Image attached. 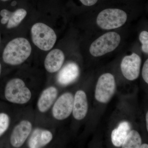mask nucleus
Here are the masks:
<instances>
[{"label":"nucleus","instance_id":"obj_1","mask_svg":"<svg viewBox=\"0 0 148 148\" xmlns=\"http://www.w3.org/2000/svg\"><path fill=\"white\" fill-rule=\"evenodd\" d=\"M32 51V46L28 40L24 38H16L6 46L3 53V60L9 65H20L28 59Z\"/></svg>","mask_w":148,"mask_h":148},{"label":"nucleus","instance_id":"obj_2","mask_svg":"<svg viewBox=\"0 0 148 148\" xmlns=\"http://www.w3.org/2000/svg\"><path fill=\"white\" fill-rule=\"evenodd\" d=\"M32 40L41 50L47 51L54 46L57 36L53 29L42 23H36L31 29Z\"/></svg>","mask_w":148,"mask_h":148},{"label":"nucleus","instance_id":"obj_3","mask_svg":"<svg viewBox=\"0 0 148 148\" xmlns=\"http://www.w3.org/2000/svg\"><path fill=\"white\" fill-rule=\"evenodd\" d=\"M5 96L10 103L24 104L31 100L32 92L23 80L14 78L9 81L6 85Z\"/></svg>","mask_w":148,"mask_h":148},{"label":"nucleus","instance_id":"obj_4","mask_svg":"<svg viewBox=\"0 0 148 148\" xmlns=\"http://www.w3.org/2000/svg\"><path fill=\"white\" fill-rule=\"evenodd\" d=\"M121 40L119 34L115 32H108L92 42L89 51L94 57L102 56L114 50L119 45Z\"/></svg>","mask_w":148,"mask_h":148},{"label":"nucleus","instance_id":"obj_5","mask_svg":"<svg viewBox=\"0 0 148 148\" xmlns=\"http://www.w3.org/2000/svg\"><path fill=\"white\" fill-rule=\"evenodd\" d=\"M127 19V14L124 11L117 8H108L98 14L96 23L101 29L112 30L122 27Z\"/></svg>","mask_w":148,"mask_h":148},{"label":"nucleus","instance_id":"obj_6","mask_svg":"<svg viewBox=\"0 0 148 148\" xmlns=\"http://www.w3.org/2000/svg\"><path fill=\"white\" fill-rule=\"evenodd\" d=\"M115 88L114 76L109 73L103 74L98 79L96 84L95 99L100 103H108L114 95Z\"/></svg>","mask_w":148,"mask_h":148},{"label":"nucleus","instance_id":"obj_7","mask_svg":"<svg viewBox=\"0 0 148 148\" xmlns=\"http://www.w3.org/2000/svg\"><path fill=\"white\" fill-rule=\"evenodd\" d=\"M74 96L71 93L66 92L58 98L53 105L52 112L53 117L63 120L70 116L73 111Z\"/></svg>","mask_w":148,"mask_h":148},{"label":"nucleus","instance_id":"obj_8","mask_svg":"<svg viewBox=\"0 0 148 148\" xmlns=\"http://www.w3.org/2000/svg\"><path fill=\"white\" fill-rule=\"evenodd\" d=\"M141 64V58L136 53L125 56L121 64L123 75L129 80L137 79L140 75Z\"/></svg>","mask_w":148,"mask_h":148},{"label":"nucleus","instance_id":"obj_9","mask_svg":"<svg viewBox=\"0 0 148 148\" xmlns=\"http://www.w3.org/2000/svg\"><path fill=\"white\" fill-rule=\"evenodd\" d=\"M32 129V123L29 121L24 120L20 121L14 127L11 135V145L14 148L21 147L30 135Z\"/></svg>","mask_w":148,"mask_h":148},{"label":"nucleus","instance_id":"obj_10","mask_svg":"<svg viewBox=\"0 0 148 148\" xmlns=\"http://www.w3.org/2000/svg\"><path fill=\"white\" fill-rule=\"evenodd\" d=\"M79 74V66L76 63L70 62L66 64L57 75V81L60 84L68 85L75 82Z\"/></svg>","mask_w":148,"mask_h":148},{"label":"nucleus","instance_id":"obj_11","mask_svg":"<svg viewBox=\"0 0 148 148\" xmlns=\"http://www.w3.org/2000/svg\"><path fill=\"white\" fill-rule=\"evenodd\" d=\"M64 60V52L58 49H53L46 57L44 62L45 69L49 73H56L61 69Z\"/></svg>","mask_w":148,"mask_h":148},{"label":"nucleus","instance_id":"obj_12","mask_svg":"<svg viewBox=\"0 0 148 148\" xmlns=\"http://www.w3.org/2000/svg\"><path fill=\"white\" fill-rule=\"evenodd\" d=\"M27 14V11L24 9H18L14 12L7 10H2L0 12V15L2 17L1 23L3 24L8 23V29L15 28L21 23Z\"/></svg>","mask_w":148,"mask_h":148},{"label":"nucleus","instance_id":"obj_13","mask_svg":"<svg viewBox=\"0 0 148 148\" xmlns=\"http://www.w3.org/2000/svg\"><path fill=\"white\" fill-rule=\"evenodd\" d=\"M53 135L47 130L37 128L32 132L28 141V146L31 148L44 147L51 142Z\"/></svg>","mask_w":148,"mask_h":148},{"label":"nucleus","instance_id":"obj_14","mask_svg":"<svg viewBox=\"0 0 148 148\" xmlns=\"http://www.w3.org/2000/svg\"><path fill=\"white\" fill-rule=\"evenodd\" d=\"M88 109L87 97L84 91H77L74 97L73 116L76 119L81 120L86 116Z\"/></svg>","mask_w":148,"mask_h":148},{"label":"nucleus","instance_id":"obj_15","mask_svg":"<svg viewBox=\"0 0 148 148\" xmlns=\"http://www.w3.org/2000/svg\"><path fill=\"white\" fill-rule=\"evenodd\" d=\"M58 90L54 86H50L45 89L41 94L37 103L40 112H47L53 105L58 95Z\"/></svg>","mask_w":148,"mask_h":148},{"label":"nucleus","instance_id":"obj_16","mask_svg":"<svg viewBox=\"0 0 148 148\" xmlns=\"http://www.w3.org/2000/svg\"><path fill=\"white\" fill-rule=\"evenodd\" d=\"M130 129L129 123L126 121L120 123L117 128L114 129L111 135L112 143L117 147L122 145Z\"/></svg>","mask_w":148,"mask_h":148},{"label":"nucleus","instance_id":"obj_17","mask_svg":"<svg viewBox=\"0 0 148 148\" xmlns=\"http://www.w3.org/2000/svg\"><path fill=\"white\" fill-rule=\"evenodd\" d=\"M142 145V139L137 131L132 130L129 132L123 144V148H139Z\"/></svg>","mask_w":148,"mask_h":148},{"label":"nucleus","instance_id":"obj_18","mask_svg":"<svg viewBox=\"0 0 148 148\" xmlns=\"http://www.w3.org/2000/svg\"><path fill=\"white\" fill-rule=\"evenodd\" d=\"M10 119L7 114L4 113H0V137L8 129Z\"/></svg>","mask_w":148,"mask_h":148},{"label":"nucleus","instance_id":"obj_19","mask_svg":"<svg viewBox=\"0 0 148 148\" xmlns=\"http://www.w3.org/2000/svg\"><path fill=\"white\" fill-rule=\"evenodd\" d=\"M139 39L142 45V49L144 53H148V32L146 31L141 32Z\"/></svg>","mask_w":148,"mask_h":148},{"label":"nucleus","instance_id":"obj_20","mask_svg":"<svg viewBox=\"0 0 148 148\" xmlns=\"http://www.w3.org/2000/svg\"><path fill=\"white\" fill-rule=\"evenodd\" d=\"M142 76L143 79L147 84L148 83V59H147L143 66Z\"/></svg>","mask_w":148,"mask_h":148},{"label":"nucleus","instance_id":"obj_21","mask_svg":"<svg viewBox=\"0 0 148 148\" xmlns=\"http://www.w3.org/2000/svg\"><path fill=\"white\" fill-rule=\"evenodd\" d=\"M84 5L86 6H91L94 5L98 2V0H79Z\"/></svg>","mask_w":148,"mask_h":148},{"label":"nucleus","instance_id":"obj_22","mask_svg":"<svg viewBox=\"0 0 148 148\" xmlns=\"http://www.w3.org/2000/svg\"><path fill=\"white\" fill-rule=\"evenodd\" d=\"M146 126H147V129L148 131V112H147L146 116Z\"/></svg>","mask_w":148,"mask_h":148},{"label":"nucleus","instance_id":"obj_23","mask_svg":"<svg viewBox=\"0 0 148 148\" xmlns=\"http://www.w3.org/2000/svg\"><path fill=\"white\" fill-rule=\"evenodd\" d=\"M140 148H148V145L147 144H144L143 145H141L140 147Z\"/></svg>","mask_w":148,"mask_h":148},{"label":"nucleus","instance_id":"obj_24","mask_svg":"<svg viewBox=\"0 0 148 148\" xmlns=\"http://www.w3.org/2000/svg\"><path fill=\"white\" fill-rule=\"evenodd\" d=\"M16 4V2L15 1H14L12 2V3H11V5L12 6H15Z\"/></svg>","mask_w":148,"mask_h":148},{"label":"nucleus","instance_id":"obj_25","mask_svg":"<svg viewBox=\"0 0 148 148\" xmlns=\"http://www.w3.org/2000/svg\"><path fill=\"white\" fill-rule=\"evenodd\" d=\"M1 65L0 64V76H1Z\"/></svg>","mask_w":148,"mask_h":148},{"label":"nucleus","instance_id":"obj_26","mask_svg":"<svg viewBox=\"0 0 148 148\" xmlns=\"http://www.w3.org/2000/svg\"><path fill=\"white\" fill-rule=\"evenodd\" d=\"M2 1H9V0H1Z\"/></svg>","mask_w":148,"mask_h":148},{"label":"nucleus","instance_id":"obj_27","mask_svg":"<svg viewBox=\"0 0 148 148\" xmlns=\"http://www.w3.org/2000/svg\"><path fill=\"white\" fill-rule=\"evenodd\" d=\"M0 40H1V38H0Z\"/></svg>","mask_w":148,"mask_h":148}]
</instances>
